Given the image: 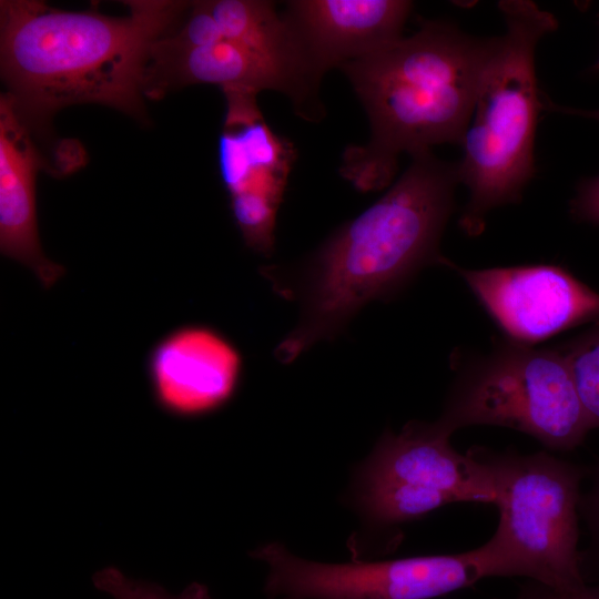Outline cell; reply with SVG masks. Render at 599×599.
<instances>
[{
  "instance_id": "ba28073f",
  "label": "cell",
  "mask_w": 599,
  "mask_h": 599,
  "mask_svg": "<svg viewBox=\"0 0 599 599\" xmlns=\"http://www.w3.org/2000/svg\"><path fill=\"white\" fill-rule=\"evenodd\" d=\"M251 556L268 566L265 592L271 599H434L490 577L479 547L448 555L324 564L270 542Z\"/></svg>"
},
{
  "instance_id": "ffe728a7",
  "label": "cell",
  "mask_w": 599,
  "mask_h": 599,
  "mask_svg": "<svg viewBox=\"0 0 599 599\" xmlns=\"http://www.w3.org/2000/svg\"><path fill=\"white\" fill-rule=\"evenodd\" d=\"M512 599H599V582L560 589L529 580Z\"/></svg>"
},
{
  "instance_id": "2e32d148",
  "label": "cell",
  "mask_w": 599,
  "mask_h": 599,
  "mask_svg": "<svg viewBox=\"0 0 599 599\" xmlns=\"http://www.w3.org/2000/svg\"><path fill=\"white\" fill-rule=\"evenodd\" d=\"M558 349L567 361L590 428H599V321Z\"/></svg>"
},
{
  "instance_id": "e0dca14e",
  "label": "cell",
  "mask_w": 599,
  "mask_h": 599,
  "mask_svg": "<svg viewBox=\"0 0 599 599\" xmlns=\"http://www.w3.org/2000/svg\"><path fill=\"white\" fill-rule=\"evenodd\" d=\"M93 583L113 599H212L201 583H192L181 593L172 595L158 585L129 578L112 567L95 572Z\"/></svg>"
},
{
  "instance_id": "ac0fdd59",
  "label": "cell",
  "mask_w": 599,
  "mask_h": 599,
  "mask_svg": "<svg viewBox=\"0 0 599 599\" xmlns=\"http://www.w3.org/2000/svg\"><path fill=\"white\" fill-rule=\"evenodd\" d=\"M190 16L180 31L159 39L153 49L179 53L213 44L223 39L207 1H193Z\"/></svg>"
},
{
  "instance_id": "5b68a950",
  "label": "cell",
  "mask_w": 599,
  "mask_h": 599,
  "mask_svg": "<svg viewBox=\"0 0 599 599\" xmlns=\"http://www.w3.org/2000/svg\"><path fill=\"white\" fill-rule=\"evenodd\" d=\"M494 481L499 520L480 547L491 577H526L554 588L586 582L579 504L588 467L549 450L473 447Z\"/></svg>"
},
{
  "instance_id": "52a82bcc",
  "label": "cell",
  "mask_w": 599,
  "mask_h": 599,
  "mask_svg": "<svg viewBox=\"0 0 599 599\" xmlns=\"http://www.w3.org/2000/svg\"><path fill=\"white\" fill-rule=\"evenodd\" d=\"M437 419L386 430L357 470L355 504L379 529L419 519L456 502L494 505L493 477L474 448L460 454Z\"/></svg>"
},
{
  "instance_id": "277c9868",
  "label": "cell",
  "mask_w": 599,
  "mask_h": 599,
  "mask_svg": "<svg viewBox=\"0 0 599 599\" xmlns=\"http://www.w3.org/2000/svg\"><path fill=\"white\" fill-rule=\"evenodd\" d=\"M506 31L496 37L485 65L457 163L469 196L459 225L479 235L487 214L517 203L535 173L534 143L545 100L537 83L538 42L557 29L552 13L528 0L498 3Z\"/></svg>"
},
{
  "instance_id": "603a6c76",
  "label": "cell",
  "mask_w": 599,
  "mask_h": 599,
  "mask_svg": "<svg viewBox=\"0 0 599 599\" xmlns=\"http://www.w3.org/2000/svg\"><path fill=\"white\" fill-rule=\"evenodd\" d=\"M597 68L599 69V61H598V63H597Z\"/></svg>"
},
{
  "instance_id": "3957f363",
  "label": "cell",
  "mask_w": 599,
  "mask_h": 599,
  "mask_svg": "<svg viewBox=\"0 0 599 599\" xmlns=\"http://www.w3.org/2000/svg\"><path fill=\"white\" fill-rule=\"evenodd\" d=\"M496 38L480 39L443 21H422L339 68L369 120L367 143L344 150L341 175L361 192L386 187L402 153L460 144Z\"/></svg>"
},
{
  "instance_id": "8fae6325",
  "label": "cell",
  "mask_w": 599,
  "mask_h": 599,
  "mask_svg": "<svg viewBox=\"0 0 599 599\" xmlns=\"http://www.w3.org/2000/svg\"><path fill=\"white\" fill-rule=\"evenodd\" d=\"M240 351L206 325L180 326L148 356V375L158 404L180 417H196L224 406L242 374Z\"/></svg>"
},
{
  "instance_id": "9a60e30c",
  "label": "cell",
  "mask_w": 599,
  "mask_h": 599,
  "mask_svg": "<svg viewBox=\"0 0 599 599\" xmlns=\"http://www.w3.org/2000/svg\"><path fill=\"white\" fill-rule=\"evenodd\" d=\"M207 3L223 39L323 77L292 23L284 14L277 13L274 2L210 0Z\"/></svg>"
},
{
  "instance_id": "30bf717a",
  "label": "cell",
  "mask_w": 599,
  "mask_h": 599,
  "mask_svg": "<svg viewBox=\"0 0 599 599\" xmlns=\"http://www.w3.org/2000/svg\"><path fill=\"white\" fill-rule=\"evenodd\" d=\"M322 77L236 42L222 39L194 50L166 53L152 48L143 81V95L160 99L171 90L192 84H214L258 93L273 90L291 100L296 113L317 121L324 110L318 99Z\"/></svg>"
},
{
  "instance_id": "6da1fadb",
  "label": "cell",
  "mask_w": 599,
  "mask_h": 599,
  "mask_svg": "<svg viewBox=\"0 0 599 599\" xmlns=\"http://www.w3.org/2000/svg\"><path fill=\"white\" fill-rule=\"evenodd\" d=\"M457 164L432 151L392 187L296 265L261 270L273 290L301 307L297 325L274 349L294 362L315 343L333 339L366 304L396 296L426 266L444 265L440 238L454 211Z\"/></svg>"
},
{
  "instance_id": "44dd1931",
  "label": "cell",
  "mask_w": 599,
  "mask_h": 599,
  "mask_svg": "<svg viewBox=\"0 0 599 599\" xmlns=\"http://www.w3.org/2000/svg\"><path fill=\"white\" fill-rule=\"evenodd\" d=\"M570 213L577 220L599 224V175L582 183L571 201Z\"/></svg>"
},
{
  "instance_id": "7c38bea8",
  "label": "cell",
  "mask_w": 599,
  "mask_h": 599,
  "mask_svg": "<svg viewBox=\"0 0 599 599\" xmlns=\"http://www.w3.org/2000/svg\"><path fill=\"white\" fill-rule=\"evenodd\" d=\"M44 165L31 131L9 98L0 97V253L29 267L43 288L65 273L42 251L35 206V175Z\"/></svg>"
},
{
  "instance_id": "7a4b0ae2",
  "label": "cell",
  "mask_w": 599,
  "mask_h": 599,
  "mask_svg": "<svg viewBox=\"0 0 599 599\" xmlns=\"http://www.w3.org/2000/svg\"><path fill=\"white\" fill-rule=\"evenodd\" d=\"M130 13L61 10L33 0L0 1L1 77L17 115L35 133L53 113L99 103L145 121L143 81L154 43L192 2L125 1Z\"/></svg>"
},
{
  "instance_id": "9c48e42d",
  "label": "cell",
  "mask_w": 599,
  "mask_h": 599,
  "mask_svg": "<svg viewBox=\"0 0 599 599\" xmlns=\"http://www.w3.org/2000/svg\"><path fill=\"white\" fill-rule=\"evenodd\" d=\"M511 341L532 345L573 326L599 321V293L558 265L483 270L446 260Z\"/></svg>"
},
{
  "instance_id": "4fadbf2b",
  "label": "cell",
  "mask_w": 599,
  "mask_h": 599,
  "mask_svg": "<svg viewBox=\"0 0 599 599\" xmlns=\"http://www.w3.org/2000/svg\"><path fill=\"white\" fill-rule=\"evenodd\" d=\"M412 8L404 0H296L284 16L325 73L400 38Z\"/></svg>"
},
{
  "instance_id": "d6986e66",
  "label": "cell",
  "mask_w": 599,
  "mask_h": 599,
  "mask_svg": "<svg viewBox=\"0 0 599 599\" xmlns=\"http://www.w3.org/2000/svg\"><path fill=\"white\" fill-rule=\"evenodd\" d=\"M587 488L582 489L579 515L580 521L585 525L589 546L587 551H582V558H588L599 567V461L588 468Z\"/></svg>"
},
{
  "instance_id": "5bb4252c",
  "label": "cell",
  "mask_w": 599,
  "mask_h": 599,
  "mask_svg": "<svg viewBox=\"0 0 599 599\" xmlns=\"http://www.w3.org/2000/svg\"><path fill=\"white\" fill-rule=\"evenodd\" d=\"M226 110L217 143L220 176L230 197L252 195L282 203L296 150L265 121L256 93L222 90Z\"/></svg>"
},
{
  "instance_id": "8992f818",
  "label": "cell",
  "mask_w": 599,
  "mask_h": 599,
  "mask_svg": "<svg viewBox=\"0 0 599 599\" xmlns=\"http://www.w3.org/2000/svg\"><path fill=\"white\" fill-rule=\"evenodd\" d=\"M437 420L451 434L511 428L549 451H571L591 430L562 353L509 338L459 364Z\"/></svg>"
},
{
  "instance_id": "7402d4cb",
  "label": "cell",
  "mask_w": 599,
  "mask_h": 599,
  "mask_svg": "<svg viewBox=\"0 0 599 599\" xmlns=\"http://www.w3.org/2000/svg\"><path fill=\"white\" fill-rule=\"evenodd\" d=\"M551 109L554 111L565 112L568 114L579 115L588 119H593L599 121V110H577L557 105L549 100H545V110Z\"/></svg>"
}]
</instances>
